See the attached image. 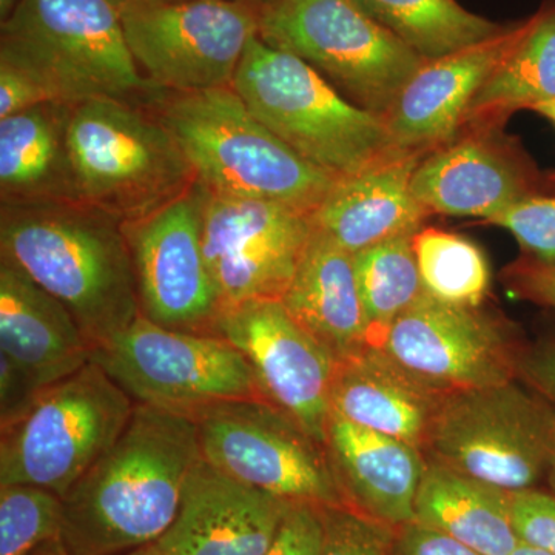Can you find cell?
<instances>
[{
    "mask_svg": "<svg viewBox=\"0 0 555 555\" xmlns=\"http://www.w3.org/2000/svg\"><path fill=\"white\" fill-rule=\"evenodd\" d=\"M201 456L287 502L345 506L326 444L266 400H224L192 415Z\"/></svg>",
    "mask_w": 555,
    "mask_h": 555,
    "instance_id": "11",
    "label": "cell"
},
{
    "mask_svg": "<svg viewBox=\"0 0 555 555\" xmlns=\"http://www.w3.org/2000/svg\"><path fill=\"white\" fill-rule=\"evenodd\" d=\"M259 38L308 62L347 100L382 116L426 62L353 0H259Z\"/></svg>",
    "mask_w": 555,
    "mask_h": 555,
    "instance_id": "8",
    "label": "cell"
},
{
    "mask_svg": "<svg viewBox=\"0 0 555 555\" xmlns=\"http://www.w3.org/2000/svg\"><path fill=\"white\" fill-rule=\"evenodd\" d=\"M511 286L520 297L555 309V268L529 258L511 269Z\"/></svg>",
    "mask_w": 555,
    "mask_h": 555,
    "instance_id": "40",
    "label": "cell"
},
{
    "mask_svg": "<svg viewBox=\"0 0 555 555\" xmlns=\"http://www.w3.org/2000/svg\"><path fill=\"white\" fill-rule=\"evenodd\" d=\"M198 182L145 217L124 222L142 315L159 326L215 335L221 305L203 247Z\"/></svg>",
    "mask_w": 555,
    "mask_h": 555,
    "instance_id": "15",
    "label": "cell"
},
{
    "mask_svg": "<svg viewBox=\"0 0 555 555\" xmlns=\"http://www.w3.org/2000/svg\"><path fill=\"white\" fill-rule=\"evenodd\" d=\"M68 145L79 201L120 221L145 217L196 182L181 145L144 105H69Z\"/></svg>",
    "mask_w": 555,
    "mask_h": 555,
    "instance_id": "6",
    "label": "cell"
},
{
    "mask_svg": "<svg viewBox=\"0 0 555 555\" xmlns=\"http://www.w3.org/2000/svg\"><path fill=\"white\" fill-rule=\"evenodd\" d=\"M119 555H163L158 550V546L153 543V545L141 546L138 550L129 551V553H124Z\"/></svg>",
    "mask_w": 555,
    "mask_h": 555,
    "instance_id": "46",
    "label": "cell"
},
{
    "mask_svg": "<svg viewBox=\"0 0 555 555\" xmlns=\"http://www.w3.org/2000/svg\"><path fill=\"white\" fill-rule=\"evenodd\" d=\"M524 346L491 313L448 305L426 292L378 345L412 377L443 396L516 382Z\"/></svg>",
    "mask_w": 555,
    "mask_h": 555,
    "instance_id": "13",
    "label": "cell"
},
{
    "mask_svg": "<svg viewBox=\"0 0 555 555\" xmlns=\"http://www.w3.org/2000/svg\"><path fill=\"white\" fill-rule=\"evenodd\" d=\"M532 109L540 113V115L545 116V118L550 119L555 126V100L542 102V104L535 105Z\"/></svg>",
    "mask_w": 555,
    "mask_h": 555,
    "instance_id": "43",
    "label": "cell"
},
{
    "mask_svg": "<svg viewBox=\"0 0 555 555\" xmlns=\"http://www.w3.org/2000/svg\"><path fill=\"white\" fill-rule=\"evenodd\" d=\"M423 288L448 305L480 308L491 284V270L481 248L456 233L427 228L414 235Z\"/></svg>",
    "mask_w": 555,
    "mask_h": 555,
    "instance_id": "30",
    "label": "cell"
},
{
    "mask_svg": "<svg viewBox=\"0 0 555 555\" xmlns=\"http://www.w3.org/2000/svg\"><path fill=\"white\" fill-rule=\"evenodd\" d=\"M199 459L192 416L137 403L118 440L64 496L69 554L119 555L158 542Z\"/></svg>",
    "mask_w": 555,
    "mask_h": 555,
    "instance_id": "1",
    "label": "cell"
},
{
    "mask_svg": "<svg viewBox=\"0 0 555 555\" xmlns=\"http://www.w3.org/2000/svg\"><path fill=\"white\" fill-rule=\"evenodd\" d=\"M203 193L204 255L221 312L283 298L312 236V214L275 201Z\"/></svg>",
    "mask_w": 555,
    "mask_h": 555,
    "instance_id": "14",
    "label": "cell"
},
{
    "mask_svg": "<svg viewBox=\"0 0 555 555\" xmlns=\"http://www.w3.org/2000/svg\"><path fill=\"white\" fill-rule=\"evenodd\" d=\"M147 107L181 145L196 182L215 195L275 201L313 214L337 182L276 138L232 87L163 91Z\"/></svg>",
    "mask_w": 555,
    "mask_h": 555,
    "instance_id": "3",
    "label": "cell"
},
{
    "mask_svg": "<svg viewBox=\"0 0 555 555\" xmlns=\"http://www.w3.org/2000/svg\"><path fill=\"white\" fill-rule=\"evenodd\" d=\"M64 499L31 485H0V555H30L62 539Z\"/></svg>",
    "mask_w": 555,
    "mask_h": 555,
    "instance_id": "31",
    "label": "cell"
},
{
    "mask_svg": "<svg viewBox=\"0 0 555 555\" xmlns=\"http://www.w3.org/2000/svg\"><path fill=\"white\" fill-rule=\"evenodd\" d=\"M358 288L369 321L371 346H378L398 317L422 295L414 235L397 236L353 255Z\"/></svg>",
    "mask_w": 555,
    "mask_h": 555,
    "instance_id": "29",
    "label": "cell"
},
{
    "mask_svg": "<svg viewBox=\"0 0 555 555\" xmlns=\"http://www.w3.org/2000/svg\"><path fill=\"white\" fill-rule=\"evenodd\" d=\"M134 408L137 401L90 361L0 426V485L39 486L64 499L118 440Z\"/></svg>",
    "mask_w": 555,
    "mask_h": 555,
    "instance_id": "7",
    "label": "cell"
},
{
    "mask_svg": "<svg viewBox=\"0 0 555 555\" xmlns=\"http://www.w3.org/2000/svg\"><path fill=\"white\" fill-rule=\"evenodd\" d=\"M21 0H0V21L9 20L10 14L16 10Z\"/></svg>",
    "mask_w": 555,
    "mask_h": 555,
    "instance_id": "45",
    "label": "cell"
},
{
    "mask_svg": "<svg viewBox=\"0 0 555 555\" xmlns=\"http://www.w3.org/2000/svg\"><path fill=\"white\" fill-rule=\"evenodd\" d=\"M91 361L137 403L177 414L192 416L224 400H266L250 363L228 339L173 331L144 315L94 347Z\"/></svg>",
    "mask_w": 555,
    "mask_h": 555,
    "instance_id": "10",
    "label": "cell"
},
{
    "mask_svg": "<svg viewBox=\"0 0 555 555\" xmlns=\"http://www.w3.org/2000/svg\"><path fill=\"white\" fill-rule=\"evenodd\" d=\"M551 100H555V5L534 14L531 30L470 102L462 130L491 131L511 113Z\"/></svg>",
    "mask_w": 555,
    "mask_h": 555,
    "instance_id": "27",
    "label": "cell"
},
{
    "mask_svg": "<svg viewBox=\"0 0 555 555\" xmlns=\"http://www.w3.org/2000/svg\"><path fill=\"white\" fill-rule=\"evenodd\" d=\"M513 524L520 542L555 555V495L542 489L513 492Z\"/></svg>",
    "mask_w": 555,
    "mask_h": 555,
    "instance_id": "35",
    "label": "cell"
},
{
    "mask_svg": "<svg viewBox=\"0 0 555 555\" xmlns=\"http://www.w3.org/2000/svg\"><path fill=\"white\" fill-rule=\"evenodd\" d=\"M215 335L246 357L269 403L326 444L337 361L281 299H251L219 313Z\"/></svg>",
    "mask_w": 555,
    "mask_h": 555,
    "instance_id": "16",
    "label": "cell"
},
{
    "mask_svg": "<svg viewBox=\"0 0 555 555\" xmlns=\"http://www.w3.org/2000/svg\"><path fill=\"white\" fill-rule=\"evenodd\" d=\"M264 555H324L320 506L288 503L280 528Z\"/></svg>",
    "mask_w": 555,
    "mask_h": 555,
    "instance_id": "34",
    "label": "cell"
},
{
    "mask_svg": "<svg viewBox=\"0 0 555 555\" xmlns=\"http://www.w3.org/2000/svg\"><path fill=\"white\" fill-rule=\"evenodd\" d=\"M555 409L516 382L449 393L430 427L425 455L505 489L546 480Z\"/></svg>",
    "mask_w": 555,
    "mask_h": 555,
    "instance_id": "9",
    "label": "cell"
},
{
    "mask_svg": "<svg viewBox=\"0 0 555 555\" xmlns=\"http://www.w3.org/2000/svg\"><path fill=\"white\" fill-rule=\"evenodd\" d=\"M423 61L476 46L505 28L463 9L456 0H353Z\"/></svg>",
    "mask_w": 555,
    "mask_h": 555,
    "instance_id": "28",
    "label": "cell"
},
{
    "mask_svg": "<svg viewBox=\"0 0 555 555\" xmlns=\"http://www.w3.org/2000/svg\"><path fill=\"white\" fill-rule=\"evenodd\" d=\"M415 520L481 555H509L520 543L513 524V492L427 456L415 496Z\"/></svg>",
    "mask_w": 555,
    "mask_h": 555,
    "instance_id": "26",
    "label": "cell"
},
{
    "mask_svg": "<svg viewBox=\"0 0 555 555\" xmlns=\"http://www.w3.org/2000/svg\"><path fill=\"white\" fill-rule=\"evenodd\" d=\"M69 105H38L0 119L2 204L79 201L68 145Z\"/></svg>",
    "mask_w": 555,
    "mask_h": 555,
    "instance_id": "25",
    "label": "cell"
},
{
    "mask_svg": "<svg viewBox=\"0 0 555 555\" xmlns=\"http://www.w3.org/2000/svg\"><path fill=\"white\" fill-rule=\"evenodd\" d=\"M443 393L430 389L378 346L341 361L331 387V414L425 452Z\"/></svg>",
    "mask_w": 555,
    "mask_h": 555,
    "instance_id": "23",
    "label": "cell"
},
{
    "mask_svg": "<svg viewBox=\"0 0 555 555\" xmlns=\"http://www.w3.org/2000/svg\"><path fill=\"white\" fill-rule=\"evenodd\" d=\"M40 390L27 372L0 353V426L24 414Z\"/></svg>",
    "mask_w": 555,
    "mask_h": 555,
    "instance_id": "39",
    "label": "cell"
},
{
    "mask_svg": "<svg viewBox=\"0 0 555 555\" xmlns=\"http://www.w3.org/2000/svg\"><path fill=\"white\" fill-rule=\"evenodd\" d=\"M281 302L337 364L371 346L353 255L315 228Z\"/></svg>",
    "mask_w": 555,
    "mask_h": 555,
    "instance_id": "24",
    "label": "cell"
},
{
    "mask_svg": "<svg viewBox=\"0 0 555 555\" xmlns=\"http://www.w3.org/2000/svg\"><path fill=\"white\" fill-rule=\"evenodd\" d=\"M30 555H72L65 546L64 540L56 539L47 542L46 545L39 546L38 550L33 551Z\"/></svg>",
    "mask_w": 555,
    "mask_h": 555,
    "instance_id": "41",
    "label": "cell"
},
{
    "mask_svg": "<svg viewBox=\"0 0 555 555\" xmlns=\"http://www.w3.org/2000/svg\"><path fill=\"white\" fill-rule=\"evenodd\" d=\"M324 555H393L396 528L346 506H320Z\"/></svg>",
    "mask_w": 555,
    "mask_h": 555,
    "instance_id": "32",
    "label": "cell"
},
{
    "mask_svg": "<svg viewBox=\"0 0 555 555\" xmlns=\"http://www.w3.org/2000/svg\"><path fill=\"white\" fill-rule=\"evenodd\" d=\"M119 13L139 69L171 93L232 87L248 43L259 36V0H127Z\"/></svg>",
    "mask_w": 555,
    "mask_h": 555,
    "instance_id": "12",
    "label": "cell"
},
{
    "mask_svg": "<svg viewBox=\"0 0 555 555\" xmlns=\"http://www.w3.org/2000/svg\"><path fill=\"white\" fill-rule=\"evenodd\" d=\"M288 503L225 476L201 456L173 524L155 545L163 555H264Z\"/></svg>",
    "mask_w": 555,
    "mask_h": 555,
    "instance_id": "18",
    "label": "cell"
},
{
    "mask_svg": "<svg viewBox=\"0 0 555 555\" xmlns=\"http://www.w3.org/2000/svg\"><path fill=\"white\" fill-rule=\"evenodd\" d=\"M393 555H481L438 529L409 521L396 528Z\"/></svg>",
    "mask_w": 555,
    "mask_h": 555,
    "instance_id": "38",
    "label": "cell"
},
{
    "mask_svg": "<svg viewBox=\"0 0 555 555\" xmlns=\"http://www.w3.org/2000/svg\"><path fill=\"white\" fill-rule=\"evenodd\" d=\"M0 255L69 310L93 349L142 315L124 221L83 201L2 204Z\"/></svg>",
    "mask_w": 555,
    "mask_h": 555,
    "instance_id": "2",
    "label": "cell"
},
{
    "mask_svg": "<svg viewBox=\"0 0 555 555\" xmlns=\"http://www.w3.org/2000/svg\"><path fill=\"white\" fill-rule=\"evenodd\" d=\"M489 222L509 230L532 259L555 268V195L518 201Z\"/></svg>",
    "mask_w": 555,
    "mask_h": 555,
    "instance_id": "33",
    "label": "cell"
},
{
    "mask_svg": "<svg viewBox=\"0 0 555 555\" xmlns=\"http://www.w3.org/2000/svg\"><path fill=\"white\" fill-rule=\"evenodd\" d=\"M411 190L429 214L488 221L537 195L534 173L489 131H470L426 153L412 175Z\"/></svg>",
    "mask_w": 555,
    "mask_h": 555,
    "instance_id": "19",
    "label": "cell"
},
{
    "mask_svg": "<svg viewBox=\"0 0 555 555\" xmlns=\"http://www.w3.org/2000/svg\"><path fill=\"white\" fill-rule=\"evenodd\" d=\"M423 156L393 149L363 170L338 179L313 211V228L352 255L386 240L415 235L429 215L411 190Z\"/></svg>",
    "mask_w": 555,
    "mask_h": 555,
    "instance_id": "20",
    "label": "cell"
},
{
    "mask_svg": "<svg viewBox=\"0 0 555 555\" xmlns=\"http://www.w3.org/2000/svg\"><path fill=\"white\" fill-rule=\"evenodd\" d=\"M50 102L56 101L35 73L10 57L0 56V119Z\"/></svg>",
    "mask_w": 555,
    "mask_h": 555,
    "instance_id": "36",
    "label": "cell"
},
{
    "mask_svg": "<svg viewBox=\"0 0 555 555\" xmlns=\"http://www.w3.org/2000/svg\"><path fill=\"white\" fill-rule=\"evenodd\" d=\"M546 485L551 494L555 495V418L553 425V437H551L550 463H547Z\"/></svg>",
    "mask_w": 555,
    "mask_h": 555,
    "instance_id": "42",
    "label": "cell"
},
{
    "mask_svg": "<svg viewBox=\"0 0 555 555\" xmlns=\"http://www.w3.org/2000/svg\"><path fill=\"white\" fill-rule=\"evenodd\" d=\"M509 555H554L551 553H546V551L540 550V547H535L532 545H528V543L520 542L516 550L513 551Z\"/></svg>",
    "mask_w": 555,
    "mask_h": 555,
    "instance_id": "44",
    "label": "cell"
},
{
    "mask_svg": "<svg viewBox=\"0 0 555 555\" xmlns=\"http://www.w3.org/2000/svg\"><path fill=\"white\" fill-rule=\"evenodd\" d=\"M113 3H115L116 7H118V9H120V7L124 5V2H126V0H112Z\"/></svg>",
    "mask_w": 555,
    "mask_h": 555,
    "instance_id": "48",
    "label": "cell"
},
{
    "mask_svg": "<svg viewBox=\"0 0 555 555\" xmlns=\"http://www.w3.org/2000/svg\"><path fill=\"white\" fill-rule=\"evenodd\" d=\"M127 2V0H126ZM124 2V3H126ZM138 2H152V3H171V2H184V0H138Z\"/></svg>",
    "mask_w": 555,
    "mask_h": 555,
    "instance_id": "47",
    "label": "cell"
},
{
    "mask_svg": "<svg viewBox=\"0 0 555 555\" xmlns=\"http://www.w3.org/2000/svg\"><path fill=\"white\" fill-rule=\"evenodd\" d=\"M518 382L555 409V332L534 345L524 346L518 361Z\"/></svg>",
    "mask_w": 555,
    "mask_h": 555,
    "instance_id": "37",
    "label": "cell"
},
{
    "mask_svg": "<svg viewBox=\"0 0 555 555\" xmlns=\"http://www.w3.org/2000/svg\"><path fill=\"white\" fill-rule=\"evenodd\" d=\"M0 56L35 73L60 104L147 107L163 93L139 69L112 0H21L2 22Z\"/></svg>",
    "mask_w": 555,
    "mask_h": 555,
    "instance_id": "5",
    "label": "cell"
},
{
    "mask_svg": "<svg viewBox=\"0 0 555 555\" xmlns=\"http://www.w3.org/2000/svg\"><path fill=\"white\" fill-rule=\"evenodd\" d=\"M326 448L346 507L392 528L415 520L425 452L335 414Z\"/></svg>",
    "mask_w": 555,
    "mask_h": 555,
    "instance_id": "21",
    "label": "cell"
},
{
    "mask_svg": "<svg viewBox=\"0 0 555 555\" xmlns=\"http://www.w3.org/2000/svg\"><path fill=\"white\" fill-rule=\"evenodd\" d=\"M532 24L534 16L476 46L426 61L385 115L393 145L426 155L455 139L470 102Z\"/></svg>",
    "mask_w": 555,
    "mask_h": 555,
    "instance_id": "17",
    "label": "cell"
},
{
    "mask_svg": "<svg viewBox=\"0 0 555 555\" xmlns=\"http://www.w3.org/2000/svg\"><path fill=\"white\" fill-rule=\"evenodd\" d=\"M232 89L287 147L337 181L397 149L385 116L353 104L308 62L259 36Z\"/></svg>",
    "mask_w": 555,
    "mask_h": 555,
    "instance_id": "4",
    "label": "cell"
},
{
    "mask_svg": "<svg viewBox=\"0 0 555 555\" xmlns=\"http://www.w3.org/2000/svg\"><path fill=\"white\" fill-rule=\"evenodd\" d=\"M0 353L46 389L86 366L93 345L69 310L0 259Z\"/></svg>",
    "mask_w": 555,
    "mask_h": 555,
    "instance_id": "22",
    "label": "cell"
}]
</instances>
